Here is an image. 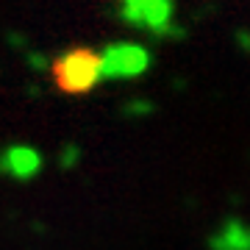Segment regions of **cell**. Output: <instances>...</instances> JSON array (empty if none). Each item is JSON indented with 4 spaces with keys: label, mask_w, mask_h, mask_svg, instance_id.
Masks as SVG:
<instances>
[{
    "label": "cell",
    "mask_w": 250,
    "mask_h": 250,
    "mask_svg": "<svg viewBox=\"0 0 250 250\" xmlns=\"http://www.w3.org/2000/svg\"><path fill=\"white\" fill-rule=\"evenodd\" d=\"M100 64L103 78H134L147 70L150 56L139 45H111L100 53Z\"/></svg>",
    "instance_id": "obj_2"
},
{
    "label": "cell",
    "mask_w": 250,
    "mask_h": 250,
    "mask_svg": "<svg viewBox=\"0 0 250 250\" xmlns=\"http://www.w3.org/2000/svg\"><path fill=\"white\" fill-rule=\"evenodd\" d=\"M123 11L134 25L161 28L172 17V0H123Z\"/></svg>",
    "instance_id": "obj_3"
},
{
    "label": "cell",
    "mask_w": 250,
    "mask_h": 250,
    "mask_svg": "<svg viewBox=\"0 0 250 250\" xmlns=\"http://www.w3.org/2000/svg\"><path fill=\"white\" fill-rule=\"evenodd\" d=\"M39 167H42V161L31 147H11L3 156V170L14 178H31V175L39 172Z\"/></svg>",
    "instance_id": "obj_4"
},
{
    "label": "cell",
    "mask_w": 250,
    "mask_h": 250,
    "mask_svg": "<svg viewBox=\"0 0 250 250\" xmlns=\"http://www.w3.org/2000/svg\"><path fill=\"white\" fill-rule=\"evenodd\" d=\"M100 67V53L89 47H72L53 62V81L67 95H83L103 78Z\"/></svg>",
    "instance_id": "obj_1"
}]
</instances>
